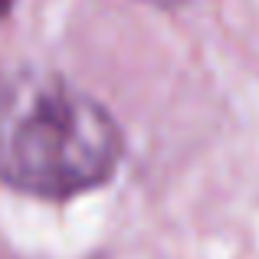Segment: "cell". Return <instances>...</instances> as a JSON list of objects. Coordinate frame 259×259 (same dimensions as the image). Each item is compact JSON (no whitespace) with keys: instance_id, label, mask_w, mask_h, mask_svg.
Here are the masks:
<instances>
[{"instance_id":"cell-1","label":"cell","mask_w":259,"mask_h":259,"mask_svg":"<svg viewBox=\"0 0 259 259\" xmlns=\"http://www.w3.org/2000/svg\"><path fill=\"white\" fill-rule=\"evenodd\" d=\"M0 118V177L39 197H72L99 187L121 161L115 118L66 85L36 89Z\"/></svg>"},{"instance_id":"cell-4","label":"cell","mask_w":259,"mask_h":259,"mask_svg":"<svg viewBox=\"0 0 259 259\" xmlns=\"http://www.w3.org/2000/svg\"><path fill=\"white\" fill-rule=\"evenodd\" d=\"M10 4H13V0H0V20H4L7 13H10Z\"/></svg>"},{"instance_id":"cell-3","label":"cell","mask_w":259,"mask_h":259,"mask_svg":"<svg viewBox=\"0 0 259 259\" xmlns=\"http://www.w3.org/2000/svg\"><path fill=\"white\" fill-rule=\"evenodd\" d=\"M145 4H154V7H181L184 0H145Z\"/></svg>"},{"instance_id":"cell-2","label":"cell","mask_w":259,"mask_h":259,"mask_svg":"<svg viewBox=\"0 0 259 259\" xmlns=\"http://www.w3.org/2000/svg\"><path fill=\"white\" fill-rule=\"evenodd\" d=\"M7 112V85H4V76H0V115Z\"/></svg>"}]
</instances>
